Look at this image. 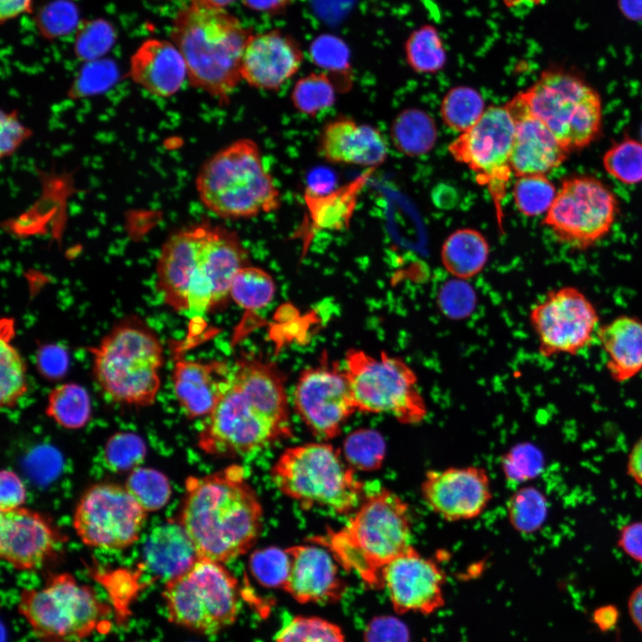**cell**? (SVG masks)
I'll use <instances>...</instances> for the list:
<instances>
[{"label":"cell","mask_w":642,"mask_h":642,"mask_svg":"<svg viewBox=\"0 0 642 642\" xmlns=\"http://www.w3.org/2000/svg\"><path fill=\"white\" fill-rule=\"evenodd\" d=\"M206 417L198 445L212 456L247 455L290 437L281 372L273 363L254 358L236 362L229 387Z\"/></svg>","instance_id":"cell-1"},{"label":"cell","mask_w":642,"mask_h":642,"mask_svg":"<svg viewBox=\"0 0 642 642\" xmlns=\"http://www.w3.org/2000/svg\"><path fill=\"white\" fill-rule=\"evenodd\" d=\"M185 488L177 521L199 557L223 564L254 545L263 511L242 466L190 476Z\"/></svg>","instance_id":"cell-2"},{"label":"cell","mask_w":642,"mask_h":642,"mask_svg":"<svg viewBox=\"0 0 642 642\" xmlns=\"http://www.w3.org/2000/svg\"><path fill=\"white\" fill-rule=\"evenodd\" d=\"M252 34L226 9L188 2L172 21L170 40L185 61L191 86L225 103L242 80V56Z\"/></svg>","instance_id":"cell-3"},{"label":"cell","mask_w":642,"mask_h":642,"mask_svg":"<svg viewBox=\"0 0 642 642\" xmlns=\"http://www.w3.org/2000/svg\"><path fill=\"white\" fill-rule=\"evenodd\" d=\"M336 561L371 588H382V572L411 545V519L407 503L381 489L360 503L338 531L315 538Z\"/></svg>","instance_id":"cell-4"},{"label":"cell","mask_w":642,"mask_h":642,"mask_svg":"<svg viewBox=\"0 0 642 642\" xmlns=\"http://www.w3.org/2000/svg\"><path fill=\"white\" fill-rule=\"evenodd\" d=\"M89 350L94 377L109 398L140 407L154 403L160 388L163 347L139 317L119 321Z\"/></svg>","instance_id":"cell-5"},{"label":"cell","mask_w":642,"mask_h":642,"mask_svg":"<svg viewBox=\"0 0 642 642\" xmlns=\"http://www.w3.org/2000/svg\"><path fill=\"white\" fill-rule=\"evenodd\" d=\"M195 187L202 204L223 218H249L277 210L280 192L264 166L259 145L240 138L202 165Z\"/></svg>","instance_id":"cell-6"},{"label":"cell","mask_w":642,"mask_h":642,"mask_svg":"<svg viewBox=\"0 0 642 642\" xmlns=\"http://www.w3.org/2000/svg\"><path fill=\"white\" fill-rule=\"evenodd\" d=\"M278 490L301 506L347 514L360 505L363 484L340 450L327 443L285 449L271 468Z\"/></svg>","instance_id":"cell-7"},{"label":"cell","mask_w":642,"mask_h":642,"mask_svg":"<svg viewBox=\"0 0 642 642\" xmlns=\"http://www.w3.org/2000/svg\"><path fill=\"white\" fill-rule=\"evenodd\" d=\"M531 113L569 152L582 150L600 135L603 104L599 93L578 74L558 67L544 70L519 93Z\"/></svg>","instance_id":"cell-8"},{"label":"cell","mask_w":642,"mask_h":642,"mask_svg":"<svg viewBox=\"0 0 642 642\" xmlns=\"http://www.w3.org/2000/svg\"><path fill=\"white\" fill-rule=\"evenodd\" d=\"M17 608L41 642H81L109 613L91 587L68 572L51 575L42 588H23Z\"/></svg>","instance_id":"cell-9"},{"label":"cell","mask_w":642,"mask_h":642,"mask_svg":"<svg viewBox=\"0 0 642 642\" xmlns=\"http://www.w3.org/2000/svg\"><path fill=\"white\" fill-rule=\"evenodd\" d=\"M162 597L170 622L205 635L231 626L240 610L237 580L222 564L201 557L165 581Z\"/></svg>","instance_id":"cell-10"},{"label":"cell","mask_w":642,"mask_h":642,"mask_svg":"<svg viewBox=\"0 0 642 642\" xmlns=\"http://www.w3.org/2000/svg\"><path fill=\"white\" fill-rule=\"evenodd\" d=\"M347 375L357 410L390 414L399 422L416 424L427 414L415 371L399 357H379L361 350L345 356Z\"/></svg>","instance_id":"cell-11"},{"label":"cell","mask_w":642,"mask_h":642,"mask_svg":"<svg viewBox=\"0 0 642 642\" xmlns=\"http://www.w3.org/2000/svg\"><path fill=\"white\" fill-rule=\"evenodd\" d=\"M619 211L616 194L603 181L576 175L563 179L542 224L558 243L586 251L610 234Z\"/></svg>","instance_id":"cell-12"},{"label":"cell","mask_w":642,"mask_h":642,"mask_svg":"<svg viewBox=\"0 0 642 642\" xmlns=\"http://www.w3.org/2000/svg\"><path fill=\"white\" fill-rule=\"evenodd\" d=\"M515 122L506 105L486 108L480 119L449 146L452 157L466 165L493 201L502 227V203L513 174L511 154Z\"/></svg>","instance_id":"cell-13"},{"label":"cell","mask_w":642,"mask_h":642,"mask_svg":"<svg viewBox=\"0 0 642 642\" xmlns=\"http://www.w3.org/2000/svg\"><path fill=\"white\" fill-rule=\"evenodd\" d=\"M146 517L147 512L125 486L100 482L81 495L72 525L85 545L121 550L139 539Z\"/></svg>","instance_id":"cell-14"},{"label":"cell","mask_w":642,"mask_h":642,"mask_svg":"<svg viewBox=\"0 0 642 642\" xmlns=\"http://www.w3.org/2000/svg\"><path fill=\"white\" fill-rule=\"evenodd\" d=\"M529 321L545 358L580 353L595 342L601 325L594 303L572 285L547 292L531 307Z\"/></svg>","instance_id":"cell-15"},{"label":"cell","mask_w":642,"mask_h":642,"mask_svg":"<svg viewBox=\"0 0 642 642\" xmlns=\"http://www.w3.org/2000/svg\"><path fill=\"white\" fill-rule=\"evenodd\" d=\"M248 264V252L236 234L208 224L189 281L184 314L201 317L219 306L230 295L236 273Z\"/></svg>","instance_id":"cell-16"},{"label":"cell","mask_w":642,"mask_h":642,"mask_svg":"<svg viewBox=\"0 0 642 642\" xmlns=\"http://www.w3.org/2000/svg\"><path fill=\"white\" fill-rule=\"evenodd\" d=\"M294 405L308 428L322 440L339 435L357 410L345 371L336 365L303 370L295 386Z\"/></svg>","instance_id":"cell-17"},{"label":"cell","mask_w":642,"mask_h":642,"mask_svg":"<svg viewBox=\"0 0 642 642\" xmlns=\"http://www.w3.org/2000/svg\"><path fill=\"white\" fill-rule=\"evenodd\" d=\"M444 582L442 570L412 546L382 572V587L399 613L430 614L437 611L444 604Z\"/></svg>","instance_id":"cell-18"},{"label":"cell","mask_w":642,"mask_h":642,"mask_svg":"<svg viewBox=\"0 0 642 642\" xmlns=\"http://www.w3.org/2000/svg\"><path fill=\"white\" fill-rule=\"evenodd\" d=\"M65 535L46 515L26 507L1 512L0 556L18 571H33L50 561Z\"/></svg>","instance_id":"cell-19"},{"label":"cell","mask_w":642,"mask_h":642,"mask_svg":"<svg viewBox=\"0 0 642 642\" xmlns=\"http://www.w3.org/2000/svg\"><path fill=\"white\" fill-rule=\"evenodd\" d=\"M421 494L434 514L450 522L477 517L492 497L487 472L478 466L428 471Z\"/></svg>","instance_id":"cell-20"},{"label":"cell","mask_w":642,"mask_h":642,"mask_svg":"<svg viewBox=\"0 0 642 642\" xmlns=\"http://www.w3.org/2000/svg\"><path fill=\"white\" fill-rule=\"evenodd\" d=\"M302 62L303 52L293 37L277 29L252 34L243 53L241 77L255 88L276 90Z\"/></svg>","instance_id":"cell-21"},{"label":"cell","mask_w":642,"mask_h":642,"mask_svg":"<svg viewBox=\"0 0 642 642\" xmlns=\"http://www.w3.org/2000/svg\"><path fill=\"white\" fill-rule=\"evenodd\" d=\"M515 122L511 168L515 177L547 175L570 154L547 128L533 116L519 94L505 104Z\"/></svg>","instance_id":"cell-22"},{"label":"cell","mask_w":642,"mask_h":642,"mask_svg":"<svg viewBox=\"0 0 642 642\" xmlns=\"http://www.w3.org/2000/svg\"><path fill=\"white\" fill-rule=\"evenodd\" d=\"M291 569L283 589L301 604H327L339 600L345 590L337 561L325 547L298 545L286 548Z\"/></svg>","instance_id":"cell-23"},{"label":"cell","mask_w":642,"mask_h":642,"mask_svg":"<svg viewBox=\"0 0 642 642\" xmlns=\"http://www.w3.org/2000/svg\"><path fill=\"white\" fill-rule=\"evenodd\" d=\"M208 224L180 229L164 242L156 265L157 289L164 303L178 313L185 307L189 281Z\"/></svg>","instance_id":"cell-24"},{"label":"cell","mask_w":642,"mask_h":642,"mask_svg":"<svg viewBox=\"0 0 642 642\" xmlns=\"http://www.w3.org/2000/svg\"><path fill=\"white\" fill-rule=\"evenodd\" d=\"M232 376L233 366L220 361L177 359L171 381L185 415L190 419L208 416L229 387Z\"/></svg>","instance_id":"cell-25"},{"label":"cell","mask_w":642,"mask_h":642,"mask_svg":"<svg viewBox=\"0 0 642 642\" xmlns=\"http://www.w3.org/2000/svg\"><path fill=\"white\" fill-rule=\"evenodd\" d=\"M318 151L330 163L375 169L385 160L388 147L375 128L340 117L328 121L322 128Z\"/></svg>","instance_id":"cell-26"},{"label":"cell","mask_w":642,"mask_h":642,"mask_svg":"<svg viewBox=\"0 0 642 642\" xmlns=\"http://www.w3.org/2000/svg\"><path fill=\"white\" fill-rule=\"evenodd\" d=\"M130 78L158 97L176 95L187 79L185 61L171 41L151 37L144 40L129 60Z\"/></svg>","instance_id":"cell-27"},{"label":"cell","mask_w":642,"mask_h":642,"mask_svg":"<svg viewBox=\"0 0 642 642\" xmlns=\"http://www.w3.org/2000/svg\"><path fill=\"white\" fill-rule=\"evenodd\" d=\"M597 339L610 378L624 383L642 373V319L620 315L601 325Z\"/></svg>","instance_id":"cell-28"},{"label":"cell","mask_w":642,"mask_h":642,"mask_svg":"<svg viewBox=\"0 0 642 642\" xmlns=\"http://www.w3.org/2000/svg\"><path fill=\"white\" fill-rule=\"evenodd\" d=\"M143 564L165 581L187 571L199 558L189 536L177 520L156 526L143 547Z\"/></svg>","instance_id":"cell-29"},{"label":"cell","mask_w":642,"mask_h":642,"mask_svg":"<svg viewBox=\"0 0 642 642\" xmlns=\"http://www.w3.org/2000/svg\"><path fill=\"white\" fill-rule=\"evenodd\" d=\"M375 169H368L346 185L326 194L308 190L305 195L312 226L317 230L340 231L349 227L358 196Z\"/></svg>","instance_id":"cell-30"},{"label":"cell","mask_w":642,"mask_h":642,"mask_svg":"<svg viewBox=\"0 0 642 642\" xmlns=\"http://www.w3.org/2000/svg\"><path fill=\"white\" fill-rule=\"evenodd\" d=\"M490 256L483 235L473 228H460L444 241L440 258L444 268L454 277L467 280L480 274Z\"/></svg>","instance_id":"cell-31"},{"label":"cell","mask_w":642,"mask_h":642,"mask_svg":"<svg viewBox=\"0 0 642 642\" xmlns=\"http://www.w3.org/2000/svg\"><path fill=\"white\" fill-rule=\"evenodd\" d=\"M14 335V319L3 317L0 322V404L8 409L14 408L29 389L26 363L12 344Z\"/></svg>","instance_id":"cell-32"},{"label":"cell","mask_w":642,"mask_h":642,"mask_svg":"<svg viewBox=\"0 0 642 642\" xmlns=\"http://www.w3.org/2000/svg\"><path fill=\"white\" fill-rule=\"evenodd\" d=\"M391 136L395 147L408 156H419L431 151L437 139V128L432 117L419 109L401 111L394 119Z\"/></svg>","instance_id":"cell-33"},{"label":"cell","mask_w":642,"mask_h":642,"mask_svg":"<svg viewBox=\"0 0 642 642\" xmlns=\"http://www.w3.org/2000/svg\"><path fill=\"white\" fill-rule=\"evenodd\" d=\"M45 414L62 428L81 429L92 417L89 394L78 383L60 384L48 393Z\"/></svg>","instance_id":"cell-34"},{"label":"cell","mask_w":642,"mask_h":642,"mask_svg":"<svg viewBox=\"0 0 642 642\" xmlns=\"http://www.w3.org/2000/svg\"><path fill=\"white\" fill-rule=\"evenodd\" d=\"M407 65L419 74H434L447 62V49L439 29L432 24H423L413 29L404 42Z\"/></svg>","instance_id":"cell-35"},{"label":"cell","mask_w":642,"mask_h":642,"mask_svg":"<svg viewBox=\"0 0 642 642\" xmlns=\"http://www.w3.org/2000/svg\"><path fill=\"white\" fill-rule=\"evenodd\" d=\"M485 104L473 88L459 86L451 88L443 97L440 115L444 123L460 134L470 129L482 116Z\"/></svg>","instance_id":"cell-36"},{"label":"cell","mask_w":642,"mask_h":642,"mask_svg":"<svg viewBox=\"0 0 642 642\" xmlns=\"http://www.w3.org/2000/svg\"><path fill=\"white\" fill-rule=\"evenodd\" d=\"M335 98V83L325 72H312L300 78L291 93L293 107L299 112L311 117L330 108Z\"/></svg>","instance_id":"cell-37"},{"label":"cell","mask_w":642,"mask_h":642,"mask_svg":"<svg viewBox=\"0 0 642 642\" xmlns=\"http://www.w3.org/2000/svg\"><path fill=\"white\" fill-rule=\"evenodd\" d=\"M275 292L276 285L268 273L247 265L235 276L230 296L242 308L253 310L266 307L272 300Z\"/></svg>","instance_id":"cell-38"},{"label":"cell","mask_w":642,"mask_h":642,"mask_svg":"<svg viewBox=\"0 0 642 642\" xmlns=\"http://www.w3.org/2000/svg\"><path fill=\"white\" fill-rule=\"evenodd\" d=\"M124 486L147 513L161 509L172 494L168 477L150 467L138 466L133 469Z\"/></svg>","instance_id":"cell-39"},{"label":"cell","mask_w":642,"mask_h":642,"mask_svg":"<svg viewBox=\"0 0 642 642\" xmlns=\"http://www.w3.org/2000/svg\"><path fill=\"white\" fill-rule=\"evenodd\" d=\"M603 166L609 176L623 185L642 183V142L626 137L613 144L603 156Z\"/></svg>","instance_id":"cell-40"},{"label":"cell","mask_w":642,"mask_h":642,"mask_svg":"<svg viewBox=\"0 0 642 642\" xmlns=\"http://www.w3.org/2000/svg\"><path fill=\"white\" fill-rule=\"evenodd\" d=\"M385 444L374 430L362 428L350 433L344 440L342 457L354 470L374 471L382 465Z\"/></svg>","instance_id":"cell-41"},{"label":"cell","mask_w":642,"mask_h":642,"mask_svg":"<svg viewBox=\"0 0 642 642\" xmlns=\"http://www.w3.org/2000/svg\"><path fill=\"white\" fill-rule=\"evenodd\" d=\"M544 494L533 487L515 491L508 502V517L513 527L523 533H531L542 527L547 515Z\"/></svg>","instance_id":"cell-42"},{"label":"cell","mask_w":642,"mask_h":642,"mask_svg":"<svg viewBox=\"0 0 642 642\" xmlns=\"http://www.w3.org/2000/svg\"><path fill=\"white\" fill-rule=\"evenodd\" d=\"M557 188L547 175L518 177L513 196L517 210L526 217L545 215L551 206Z\"/></svg>","instance_id":"cell-43"},{"label":"cell","mask_w":642,"mask_h":642,"mask_svg":"<svg viewBox=\"0 0 642 642\" xmlns=\"http://www.w3.org/2000/svg\"><path fill=\"white\" fill-rule=\"evenodd\" d=\"M249 568L262 586L284 588L290 573L291 557L286 549L276 547L260 548L251 553Z\"/></svg>","instance_id":"cell-44"},{"label":"cell","mask_w":642,"mask_h":642,"mask_svg":"<svg viewBox=\"0 0 642 642\" xmlns=\"http://www.w3.org/2000/svg\"><path fill=\"white\" fill-rule=\"evenodd\" d=\"M276 642H345L342 629L316 616H297L278 633Z\"/></svg>","instance_id":"cell-45"},{"label":"cell","mask_w":642,"mask_h":642,"mask_svg":"<svg viewBox=\"0 0 642 642\" xmlns=\"http://www.w3.org/2000/svg\"><path fill=\"white\" fill-rule=\"evenodd\" d=\"M146 455L143 439L132 432H117L111 436L104 446L106 465L113 472H131L139 466Z\"/></svg>","instance_id":"cell-46"},{"label":"cell","mask_w":642,"mask_h":642,"mask_svg":"<svg viewBox=\"0 0 642 642\" xmlns=\"http://www.w3.org/2000/svg\"><path fill=\"white\" fill-rule=\"evenodd\" d=\"M506 477L514 482L535 478L544 466L543 455L531 443L517 445L506 456L503 462Z\"/></svg>","instance_id":"cell-47"},{"label":"cell","mask_w":642,"mask_h":642,"mask_svg":"<svg viewBox=\"0 0 642 642\" xmlns=\"http://www.w3.org/2000/svg\"><path fill=\"white\" fill-rule=\"evenodd\" d=\"M474 292L465 282L457 279L448 282L440 290L439 304L441 311L451 318H464L473 309Z\"/></svg>","instance_id":"cell-48"},{"label":"cell","mask_w":642,"mask_h":642,"mask_svg":"<svg viewBox=\"0 0 642 642\" xmlns=\"http://www.w3.org/2000/svg\"><path fill=\"white\" fill-rule=\"evenodd\" d=\"M311 56L317 65L329 71L344 72L350 70L349 51L336 37H322L312 45Z\"/></svg>","instance_id":"cell-49"},{"label":"cell","mask_w":642,"mask_h":642,"mask_svg":"<svg viewBox=\"0 0 642 642\" xmlns=\"http://www.w3.org/2000/svg\"><path fill=\"white\" fill-rule=\"evenodd\" d=\"M67 350L60 345L47 343L41 345L36 354V365L42 377L56 381L62 379L69 367Z\"/></svg>","instance_id":"cell-50"},{"label":"cell","mask_w":642,"mask_h":642,"mask_svg":"<svg viewBox=\"0 0 642 642\" xmlns=\"http://www.w3.org/2000/svg\"><path fill=\"white\" fill-rule=\"evenodd\" d=\"M0 156H11L30 136L31 131L19 119L15 111L1 112Z\"/></svg>","instance_id":"cell-51"},{"label":"cell","mask_w":642,"mask_h":642,"mask_svg":"<svg viewBox=\"0 0 642 642\" xmlns=\"http://www.w3.org/2000/svg\"><path fill=\"white\" fill-rule=\"evenodd\" d=\"M407 627L398 619L381 616L374 619L367 626L365 642H408Z\"/></svg>","instance_id":"cell-52"},{"label":"cell","mask_w":642,"mask_h":642,"mask_svg":"<svg viewBox=\"0 0 642 642\" xmlns=\"http://www.w3.org/2000/svg\"><path fill=\"white\" fill-rule=\"evenodd\" d=\"M26 498V489L20 476L10 469H3L0 474L1 512L21 507Z\"/></svg>","instance_id":"cell-53"},{"label":"cell","mask_w":642,"mask_h":642,"mask_svg":"<svg viewBox=\"0 0 642 642\" xmlns=\"http://www.w3.org/2000/svg\"><path fill=\"white\" fill-rule=\"evenodd\" d=\"M617 545L626 556L642 564V520L623 525L618 533Z\"/></svg>","instance_id":"cell-54"},{"label":"cell","mask_w":642,"mask_h":642,"mask_svg":"<svg viewBox=\"0 0 642 642\" xmlns=\"http://www.w3.org/2000/svg\"><path fill=\"white\" fill-rule=\"evenodd\" d=\"M32 12L33 0H0L1 24Z\"/></svg>","instance_id":"cell-55"},{"label":"cell","mask_w":642,"mask_h":642,"mask_svg":"<svg viewBox=\"0 0 642 642\" xmlns=\"http://www.w3.org/2000/svg\"><path fill=\"white\" fill-rule=\"evenodd\" d=\"M627 473L642 488V436L634 443L629 453Z\"/></svg>","instance_id":"cell-56"},{"label":"cell","mask_w":642,"mask_h":642,"mask_svg":"<svg viewBox=\"0 0 642 642\" xmlns=\"http://www.w3.org/2000/svg\"><path fill=\"white\" fill-rule=\"evenodd\" d=\"M249 9L264 13H278L284 11L292 0H242Z\"/></svg>","instance_id":"cell-57"},{"label":"cell","mask_w":642,"mask_h":642,"mask_svg":"<svg viewBox=\"0 0 642 642\" xmlns=\"http://www.w3.org/2000/svg\"><path fill=\"white\" fill-rule=\"evenodd\" d=\"M627 605L631 621L642 632V583L630 593Z\"/></svg>","instance_id":"cell-58"},{"label":"cell","mask_w":642,"mask_h":642,"mask_svg":"<svg viewBox=\"0 0 642 642\" xmlns=\"http://www.w3.org/2000/svg\"><path fill=\"white\" fill-rule=\"evenodd\" d=\"M619 613L613 605L598 607L593 613V621L601 630H608L614 627Z\"/></svg>","instance_id":"cell-59"},{"label":"cell","mask_w":642,"mask_h":642,"mask_svg":"<svg viewBox=\"0 0 642 642\" xmlns=\"http://www.w3.org/2000/svg\"><path fill=\"white\" fill-rule=\"evenodd\" d=\"M621 7L629 16L642 18V0H621Z\"/></svg>","instance_id":"cell-60"},{"label":"cell","mask_w":642,"mask_h":642,"mask_svg":"<svg viewBox=\"0 0 642 642\" xmlns=\"http://www.w3.org/2000/svg\"><path fill=\"white\" fill-rule=\"evenodd\" d=\"M545 0H502L506 8L509 10H518L532 8L540 5Z\"/></svg>","instance_id":"cell-61"},{"label":"cell","mask_w":642,"mask_h":642,"mask_svg":"<svg viewBox=\"0 0 642 642\" xmlns=\"http://www.w3.org/2000/svg\"><path fill=\"white\" fill-rule=\"evenodd\" d=\"M235 0H188V2L200 4L204 7L222 10L231 4Z\"/></svg>","instance_id":"cell-62"},{"label":"cell","mask_w":642,"mask_h":642,"mask_svg":"<svg viewBox=\"0 0 642 642\" xmlns=\"http://www.w3.org/2000/svg\"><path fill=\"white\" fill-rule=\"evenodd\" d=\"M134 642H136V641H134Z\"/></svg>","instance_id":"cell-63"}]
</instances>
